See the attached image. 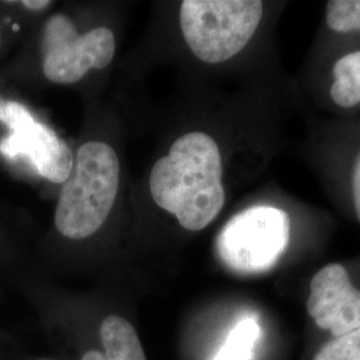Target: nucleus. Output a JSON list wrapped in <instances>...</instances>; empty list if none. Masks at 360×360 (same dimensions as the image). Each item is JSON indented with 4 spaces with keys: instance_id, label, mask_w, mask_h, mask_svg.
Wrapping results in <instances>:
<instances>
[{
    "instance_id": "1",
    "label": "nucleus",
    "mask_w": 360,
    "mask_h": 360,
    "mask_svg": "<svg viewBox=\"0 0 360 360\" xmlns=\"http://www.w3.org/2000/svg\"><path fill=\"white\" fill-rule=\"evenodd\" d=\"M221 172L217 142L203 132H190L155 163L151 195L158 206L176 217L181 227L200 231L224 206Z\"/></svg>"
},
{
    "instance_id": "2",
    "label": "nucleus",
    "mask_w": 360,
    "mask_h": 360,
    "mask_svg": "<svg viewBox=\"0 0 360 360\" xmlns=\"http://www.w3.org/2000/svg\"><path fill=\"white\" fill-rule=\"evenodd\" d=\"M120 163L112 147L102 142L83 144L63 184L55 212V226L71 239L98 231L115 203Z\"/></svg>"
},
{
    "instance_id": "3",
    "label": "nucleus",
    "mask_w": 360,
    "mask_h": 360,
    "mask_svg": "<svg viewBox=\"0 0 360 360\" xmlns=\"http://www.w3.org/2000/svg\"><path fill=\"white\" fill-rule=\"evenodd\" d=\"M262 15L263 3L257 0H184L180 27L198 59L217 65L245 49Z\"/></svg>"
},
{
    "instance_id": "4",
    "label": "nucleus",
    "mask_w": 360,
    "mask_h": 360,
    "mask_svg": "<svg viewBox=\"0 0 360 360\" xmlns=\"http://www.w3.org/2000/svg\"><path fill=\"white\" fill-rule=\"evenodd\" d=\"M290 242L287 212L271 206L250 207L221 229L217 248L221 262L240 274L274 269Z\"/></svg>"
},
{
    "instance_id": "5",
    "label": "nucleus",
    "mask_w": 360,
    "mask_h": 360,
    "mask_svg": "<svg viewBox=\"0 0 360 360\" xmlns=\"http://www.w3.org/2000/svg\"><path fill=\"white\" fill-rule=\"evenodd\" d=\"M43 72L58 84L77 83L91 68L102 70L115 53V38L111 30L98 27L82 35L62 13L53 15L43 34Z\"/></svg>"
},
{
    "instance_id": "6",
    "label": "nucleus",
    "mask_w": 360,
    "mask_h": 360,
    "mask_svg": "<svg viewBox=\"0 0 360 360\" xmlns=\"http://www.w3.org/2000/svg\"><path fill=\"white\" fill-rule=\"evenodd\" d=\"M0 122L10 135L0 143V153L8 159L27 158L40 176L65 183L74 156L67 143L49 126L38 122L23 104L0 98Z\"/></svg>"
},
{
    "instance_id": "7",
    "label": "nucleus",
    "mask_w": 360,
    "mask_h": 360,
    "mask_svg": "<svg viewBox=\"0 0 360 360\" xmlns=\"http://www.w3.org/2000/svg\"><path fill=\"white\" fill-rule=\"evenodd\" d=\"M307 311L316 326L334 338L360 328V290L352 285L342 264H328L314 275Z\"/></svg>"
},
{
    "instance_id": "8",
    "label": "nucleus",
    "mask_w": 360,
    "mask_h": 360,
    "mask_svg": "<svg viewBox=\"0 0 360 360\" xmlns=\"http://www.w3.org/2000/svg\"><path fill=\"white\" fill-rule=\"evenodd\" d=\"M105 360H146L142 343L126 319L111 315L101 327Z\"/></svg>"
},
{
    "instance_id": "9",
    "label": "nucleus",
    "mask_w": 360,
    "mask_h": 360,
    "mask_svg": "<svg viewBox=\"0 0 360 360\" xmlns=\"http://www.w3.org/2000/svg\"><path fill=\"white\" fill-rule=\"evenodd\" d=\"M335 82L331 98L343 108L360 103V51L348 53L334 67Z\"/></svg>"
},
{
    "instance_id": "10",
    "label": "nucleus",
    "mask_w": 360,
    "mask_h": 360,
    "mask_svg": "<svg viewBox=\"0 0 360 360\" xmlns=\"http://www.w3.org/2000/svg\"><path fill=\"white\" fill-rule=\"evenodd\" d=\"M260 327L254 318L236 323L214 360H251Z\"/></svg>"
},
{
    "instance_id": "11",
    "label": "nucleus",
    "mask_w": 360,
    "mask_h": 360,
    "mask_svg": "<svg viewBox=\"0 0 360 360\" xmlns=\"http://www.w3.org/2000/svg\"><path fill=\"white\" fill-rule=\"evenodd\" d=\"M326 22L335 32L360 31V0L328 1Z\"/></svg>"
},
{
    "instance_id": "12",
    "label": "nucleus",
    "mask_w": 360,
    "mask_h": 360,
    "mask_svg": "<svg viewBox=\"0 0 360 360\" xmlns=\"http://www.w3.org/2000/svg\"><path fill=\"white\" fill-rule=\"evenodd\" d=\"M314 360H360V328L327 342Z\"/></svg>"
},
{
    "instance_id": "13",
    "label": "nucleus",
    "mask_w": 360,
    "mask_h": 360,
    "mask_svg": "<svg viewBox=\"0 0 360 360\" xmlns=\"http://www.w3.org/2000/svg\"><path fill=\"white\" fill-rule=\"evenodd\" d=\"M352 193H354V203H355V211L360 220V153L358 159L355 162L354 167V175H352Z\"/></svg>"
},
{
    "instance_id": "14",
    "label": "nucleus",
    "mask_w": 360,
    "mask_h": 360,
    "mask_svg": "<svg viewBox=\"0 0 360 360\" xmlns=\"http://www.w3.org/2000/svg\"><path fill=\"white\" fill-rule=\"evenodd\" d=\"M50 4H51V1H47V0H26V1H23V6L26 8L35 10V11L37 10H43V8H46Z\"/></svg>"
},
{
    "instance_id": "15",
    "label": "nucleus",
    "mask_w": 360,
    "mask_h": 360,
    "mask_svg": "<svg viewBox=\"0 0 360 360\" xmlns=\"http://www.w3.org/2000/svg\"><path fill=\"white\" fill-rule=\"evenodd\" d=\"M82 360H105V356L99 351H89Z\"/></svg>"
}]
</instances>
